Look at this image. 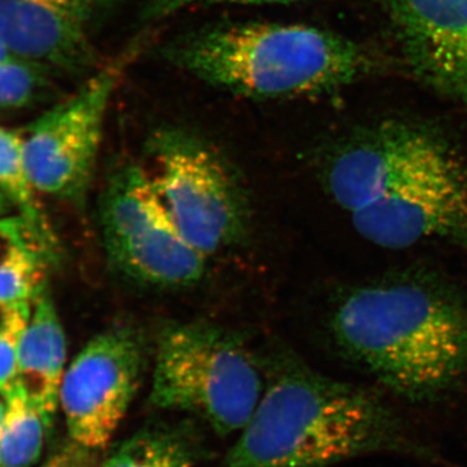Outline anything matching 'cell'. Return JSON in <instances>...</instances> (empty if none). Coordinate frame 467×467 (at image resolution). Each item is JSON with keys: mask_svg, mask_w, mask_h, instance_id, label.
<instances>
[{"mask_svg": "<svg viewBox=\"0 0 467 467\" xmlns=\"http://www.w3.org/2000/svg\"><path fill=\"white\" fill-rule=\"evenodd\" d=\"M321 177L378 247L444 243L467 252V159L436 126L386 119L356 129L326 153Z\"/></svg>", "mask_w": 467, "mask_h": 467, "instance_id": "obj_1", "label": "cell"}, {"mask_svg": "<svg viewBox=\"0 0 467 467\" xmlns=\"http://www.w3.org/2000/svg\"><path fill=\"white\" fill-rule=\"evenodd\" d=\"M327 326L343 358L407 400H438L467 379V296L434 273L352 285Z\"/></svg>", "mask_w": 467, "mask_h": 467, "instance_id": "obj_2", "label": "cell"}, {"mask_svg": "<svg viewBox=\"0 0 467 467\" xmlns=\"http://www.w3.org/2000/svg\"><path fill=\"white\" fill-rule=\"evenodd\" d=\"M373 454L438 457L376 392L282 352L223 467H331Z\"/></svg>", "mask_w": 467, "mask_h": 467, "instance_id": "obj_3", "label": "cell"}, {"mask_svg": "<svg viewBox=\"0 0 467 467\" xmlns=\"http://www.w3.org/2000/svg\"><path fill=\"white\" fill-rule=\"evenodd\" d=\"M164 54L205 84L257 100L337 90L373 64L358 43L300 24H225L189 34Z\"/></svg>", "mask_w": 467, "mask_h": 467, "instance_id": "obj_4", "label": "cell"}, {"mask_svg": "<svg viewBox=\"0 0 467 467\" xmlns=\"http://www.w3.org/2000/svg\"><path fill=\"white\" fill-rule=\"evenodd\" d=\"M266 365L238 334L211 322H168L160 330L150 401L184 411L221 436L241 432L260 402Z\"/></svg>", "mask_w": 467, "mask_h": 467, "instance_id": "obj_5", "label": "cell"}, {"mask_svg": "<svg viewBox=\"0 0 467 467\" xmlns=\"http://www.w3.org/2000/svg\"><path fill=\"white\" fill-rule=\"evenodd\" d=\"M147 150L153 187L196 250L211 257L247 236L250 199L217 149L182 129H162L150 138Z\"/></svg>", "mask_w": 467, "mask_h": 467, "instance_id": "obj_6", "label": "cell"}, {"mask_svg": "<svg viewBox=\"0 0 467 467\" xmlns=\"http://www.w3.org/2000/svg\"><path fill=\"white\" fill-rule=\"evenodd\" d=\"M99 220L107 260L128 281L186 288L204 278L208 257L178 230L146 168L126 164L110 175Z\"/></svg>", "mask_w": 467, "mask_h": 467, "instance_id": "obj_7", "label": "cell"}, {"mask_svg": "<svg viewBox=\"0 0 467 467\" xmlns=\"http://www.w3.org/2000/svg\"><path fill=\"white\" fill-rule=\"evenodd\" d=\"M124 61L90 77L76 94L36 119L24 130V167L33 189L81 204L90 190L104 121Z\"/></svg>", "mask_w": 467, "mask_h": 467, "instance_id": "obj_8", "label": "cell"}, {"mask_svg": "<svg viewBox=\"0 0 467 467\" xmlns=\"http://www.w3.org/2000/svg\"><path fill=\"white\" fill-rule=\"evenodd\" d=\"M149 361V342L134 325H112L86 344L61 383L60 404L70 441L95 451L109 447Z\"/></svg>", "mask_w": 467, "mask_h": 467, "instance_id": "obj_9", "label": "cell"}, {"mask_svg": "<svg viewBox=\"0 0 467 467\" xmlns=\"http://www.w3.org/2000/svg\"><path fill=\"white\" fill-rule=\"evenodd\" d=\"M408 66L467 109V0H384Z\"/></svg>", "mask_w": 467, "mask_h": 467, "instance_id": "obj_10", "label": "cell"}, {"mask_svg": "<svg viewBox=\"0 0 467 467\" xmlns=\"http://www.w3.org/2000/svg\"><path fill=\"white\" fill-rule=\"evenodd\" d=\"M0 41L47 69L81 73L97 61L82 23L45 0H0Z\"/></svg>", "mask_w": 467, "mask_h": 467, "instance_id": "obj_11", "label": "cell"}, {"mask_svg": "<svg viewBox=\"0 0 467 467\" xmlns=\"http://www.w3.org/2000/svg\"><path fill=\"white\" fill-rule=\"evenodd\" d=\"M67 340L47 285L33 301L32 316L17 346L18 392L52 425L66 364Z\"/></svg>", "mask_w": 467, "mask_h": 467, "instance_id": "obj_12", "label": "cell"}, {"mask_svg": "<svg viewBox=\"0 0 467 467\" xmlns=\"http://www.w3.org/2000/svg\"><path fill=\"white\" fill-rule=\"evenodd\" d=\"M57 254L50 227L24 216L0 220V301L33 303Z\"/></svg>", "mask_w": 467, "mask_h": 467, "instance_id": "obj_13", "label": "cell"}, {"mask_svg": "<svg viewBox=\"0 0 467 467\" xmlns=\"http://www.w3.org/2000/svg\"><path fill=\"white\" fill-rule=\"evenodd\" d=\"M201 457V442L189 425L158 423L116 445L100 467H193Z\"/></svg>", "mask_w": 467, "mask_h": 467, "instance_id": "obj_14", "label": "cell"}, {"mask_svg": "<svg viewBox=\"0 0 467 467\" xmlns=\"http://www.w3.org/2000/svg\"><path fill=\"white\" fill-rule=\"evenodd\" d=\"M0 427V467H32L41 457L50 423L18 393Z\"/></svg>", "mask_w": 467, "mask_h": 467, "instance_id": "obj_15", "label": "cell"}, {"mask_svg": "<svg viewBox=\"0 0 467 467\" xmlns=\"http://www.w3.org/2000/svg\"><path fill=\"white\" fill-rule=\"evenodd\" d=\"M0 190L23 211V216L43 227L48 226L33 186L27 180L23 160V138L20 131L9 130L0 125Z\"/></svg>", "mask_w": 467, "mask_h": 467, "instance_id": "obj_16", "label": "cell"}, {"mask_svg": "<svg viewBox=\"0 0 467 467\" xmlns=\"http://www.w3.org/2000/svg\"><path fill=\"white\" fill-rule=\"evenodd\" d=\"M50 69L20 57L0 60V110L32 106L47 91Z\"/></svg>", "mask_w": 467, "mask_h": 467, "instance_id": "obj_17", "label": "cell"}, {"mask_svg": "<svg viewBox=\"0 0 467 467\" xmlns=\"http://www.w3.org/2000/svg\"><path fill=\"white\" fill-rule=\"evenodd\" d=\"M301 0H150L143 9L144 20L155 21L177 14L181 9L195 5H211V3H235V5H287Z\"/></svg>", "mask_w": 467, "mask_h": 467, "instance_id": "obj_18", "label": "cell"}, {"mask_svg": "<svg viewBox=\"0 0 467 467\" xmlns=\"http://www.w3.org/2000/svg\"><path fill=\"white\" fill-rule=\"evenodd\" d=\"M18 340L0 337V393L9 401L18 393L17 382Z\"/></svg>", "mask_w": 467, "mask_h": 467, "instance_id": "obj_19", "label": "cell"}, {"mask_svg": "<svg viewBox=\"0 0 467 467\" xmlns=\"http://www.w3.org/2000/svg\"><path fill=\"white\" fill-rule=\"evenodd\" d=\"M33 303L0 301V337L20 340L32 316Z\"/></svg>", "mask_w": 467, "mask_h": 467, "instance_id": "obj_20", "label": "cell"}, {"mask_svg": "<svg viewBox=\"0 0 467 467\" xmlns=\"http://www.w3.org/2000/svg\"><path fill=\"white\" fill-rule=\"evenodd\" d=\"M97 453L69 441L58 447L42 467H97Z\"/></svg>", "mask_w": 467, "mask_h": 467, "instance_id": "obj_21", "label": "cell"}, {"mask_svg": "<svg viewBox=\"0 0 467 467\" xmlns=\"http://www.w3.org/2000/svg\"><path fill=\"white\" fill-rule=\"evenodd\" d=\"M51 5L60 9L64 14L76 18L79 23H84L94 7V0H45Z\"/></svg>", "mask_w": 467, "mask_h": 467, "instance_id": "obj_22", "label": "cell"}, {"mask_svg": "<svg viewBox=\"0 0 467 467\" xmlns=\"http://www.w3.org/2000/svg\"><path fill=\"white\" fill-rule=\"evenodd\" d=\"M9 205H11V202H9L8 196L0 190V216L7 213Z\"/></svg>", "mask_w": 467, "mask_h": 467, "instance_id": "obj_23", "label": "cell"}, {"mask_svg": "<svg viewBox=\"0 0 467 467\" xmlns=\"http://www.w3.org/2000/svg\"><path fill=\"white\" fill-rule=\"evenodd\" d=\"M15 57V55H12V52L5 47V43L0 41V60H5V58Z\"/></svg>", "mask_w": 467, "mask_h": 467, "instance_id": "obj_24", "label": "cell"}, {"mask_svg": "<svg viewBox=\"0 0 467 467\" xmlns=\"http://www.w3.org/2000/svg\"><path fill=\"white\" fill-rule=\"evenodd\" d=\"M5 413H7V410H5V405L0 402V427L3 425V420H5Z\"/></svg>", "mask_w": 467, "mask_h": 467, "instance_id": "obj_25", "label": "cell"}, {"mask_svg": "<svg viewBox=\"0 0 467 467\" xmlns=\"http://www.w3.org/2000/svg\"><path fill=\"white\" fill-rule=\"evenodd\" d=\"M116 2V0H94L95 5H109V3Z\"/></svg>", "mask_w": 467, "mask_h": 467, "instance_id": "obj_26", "label": "cell"}]
</instances>
